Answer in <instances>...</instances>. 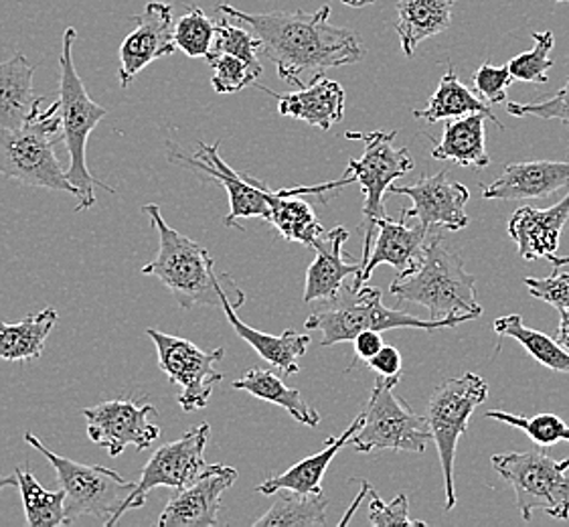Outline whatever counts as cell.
Segmentation results:
<instances>
[{
    "label": "cell",
    "instance_id": "cell-1",
    "mask_svg": "<svg viewBox=\"0 0 569 527\" xmlns=\"http://www.w3.org/2000/svg\"><path fill=\"white\" fill-rule=\"evenodd\" d=\"M217 11L246 24L260 39L278 78L295 88H307L329 69L351 66L365 56L355 31L329 23V4L317 12H243L223 2Z\"/></svg>",
    "mask_w": 569,
    "mask_h": 527
},
{
    "label": "cell",
    "instance_id": "cell-2",
    "mask_svg": "<svg viewBox=\"0 0 569 527\" xmlns=\"http://www.w3.org/2000/svg\"><path fill=\"white\" fill-rule=\"evenodd\" d=\"M389 292L403 302L430 310V319H452L460 315H482L477 300V278L468 275L462 256L432 231L420 262L396 276Z\"/></svg>",
    "mask_w": 569,
    "mask_h": 527
},
{
    "label": "cell",
    "instance_id": "cell-3",
    "mask_svg": "<svg viewBox=\"0 0 569 527\" xmlns=\"http://www.w3.org/2000/svg\"><path fill=\"white\" fill-rule=\"evenodd\" d=\"M142 213L149 216L150 223L159 231V252L140 272L159 278L181 309L221 307L219 288L238 282L228 272H217L213 256L199 241L172 230L159 206L147 203Z\"/></svg>",
    "mask_w": 569,
    "mask_h": 527
},
{
    "label": "cell",
    "instance_id": "cell-4",
    "mask_svg": "<svg viewBox=\"0 0 569 527\" xmlns=\"http://www.w3.org/2000/svg\"><path fill=\"white\" fill-rule=\"evenodd\" d=\"M479 319L477 315H460L452 319H418L406 310L388 309L383 305V295L379 288L347 287L329 300H320L319 307L308 317L307 331L322 332V347L337 344H351L359 332L389 331V329H455L460 322Z\"/></svg>",
    "mask_w": 569,
    "mask_h": 527
},
{
    "label": "cell",
    "instance_id": "cell-5",
    "mask_svg": "<svg viewBox=\"0 0 569 527\" xmlns=\"http://www.w3.org/2000/svg\"><path fill=\"white\" fill-rule=\"evenodd\" d=\"M78 39V31L68 27L61 43V58H59V115H61V138L68 149V177L71 185L78 189V206L76 211H86L96 203V187H102L108 193H114V187L98 181L86 161L88 138L91 130L108 116V110L93 102L86 90L80 73L73 63V41Z\"/></svg>",
    "mask_w": 569,
    "mask_h": 527
},
{
    "label": "cell",
    "instance_id": "cell-6",
    "mask_svg": "<svg viewBox=\"0 0 569 527\" xmlns=\"http://www.w3.org/2000/svg\"><path fill=\"white\" fill-rule=\"evenodd\" d=\"M59 137V102L39 106L21 128H0V175L17 183L78 197V189L69 181L68 169L61 167L56 155Z\"/></svg>",
    "mask_w": 569,
    "mask_h": 527
},
{
    "label": "cell",
    "instance_id": "cell-7",
    "mask_svg": "<svg viewBox=\"0 0 569 527\" xmlns=\"http://www.w3.org/2000/svg\"><path fill=\"white\" fill-rule=\"evenodd\" d=\"M24 443L39 450L56 469L59 487L66 491L68 526L86 516L100 517L108 524L137 487V483L102 465H83L56 455L33 432L24 435Z\"/></svg>",
    "mask_w": 569,
    "mask_h": 527
},
{
    "label": "cell",
    "instance_id": "cell-8",
    "mask_svg": "<svg viewBox=\"0 0 569 527\" xmlns=\"http://www.w3.org/2000/svg\"><path fill=\"white\" fill-rule=\"evenodd\" d=\"M490 463L497 475L511 485L525 521H531L536 509L561 521L569 519V459H553L546 447H539L495 455Z\"/></svg>",
    "mask_w": 569,
    "mask_h": 527
},
{
    "label": "cell",
    "instance_id": "cell-9",
    "mask_svg": "<svg viewBox=\"0 0 569 527\" xmlns=\"http://www.w3.org/2000/svg\"><path fill=\"white\" fill-rule=\"evenodd\" d=\"M489 398V384L468 371L460 378L446 379L432 391L426 406V420L432 432L433 445L445 473V511L456 507L455 465L456 450L462 435L467 432L468 420L482 401Z\"/></svg>",
    "mask_w": 569,
    "mask_h": 527
},
{
    "label": "cell",
    "instance_id": "cell-10",
    "mask_svg": "<svg viewBox=\"0 0 569 527\" xmlns=\"http://www.w3.org/2000/svg\"><path fill=\"white\" fill-rule=\"evenodd\" d=\"M396 386L398 381L377 378L371 398L361 412L363 422L349 440L357 453L396 450L421 455L433 443L428 420L413 412L408 401L399 398L393 391Z\"/></svg>",
    "mask_w": 569,
    "mask_h": 527
},
{
    "label": "cell",
    "instance_id": "cell-11",
    "mask_svg": "<svg viewBox=\"0 0 569 527\" xmlns=\"http://www.w3.org/2000/svg\"><path fill=\"white\" fill-rule=\"evenodd\" d=\"M351 140H363V157L357 161H349L347 172L353 175L355 181L361 185L365 196L363 206V258L361 266H367V260L373 250L377 221L389 218L383 197L389 187L398 181L399 177L413 171L410 150L396 149L398 132H347ZM361 270V272H363Z\"/></svg>",
    "mask_w": 569,
    "mask_h": 527
},
{
    "label": "cell",
    "instance_id": "cell-12",
    "mask_svg": "<svg viewBox=\"0 0 569 527\" xmlns=\"http://www.w3.org/2000/svg\"><path fill=\"white\" fill-rule=\"evenodd\" d=\"M209 432H211L209 425L193 426L179 440H172V443L157 448V453L144 465L134 491L106 526H116L120 521V517L128 511L144 507L150 491L157 487L182 489V487L197 481L211 467V463H207L206 455H203L207 443H209Z\"/></svg>",
    "mask_w": 569,
    "mask_h": 527
},
{
    "label": "cell",
    "instance_id": "cell-13",
    "mask_svg": "<svg viewBox=\"0 0 569 527\" xmlns=\"http://www.w3.org/2000/svg\"><path fill=\"white\" fill-rule=\"evenodd\" d=\"M147 335L157 347L160 371L171 384L181 388L177 398L179 406L184 412L203 410L216 386L223 381V374H219L216 366L226 351L221 347L213 351H201L191 341L157 329H147Z\"/></svg>",
    "mask_w": 569,
    "mask_h": 527
},
{
    "label": "cell",
    "instance_id": "cell-14",
    "mask_svg": "<svg viewBox=\"0 0 569 527\" xmlns=\"http://www.w3.org/2000/svg\"><path fill=\"white\" fill-rule=\"evenodd\" d=\"M88 422L91 443L106 448L110 457H120L126 448L147 450L160 438L159 410L150 404L132 400H106L81 410Z\"/></svg>",
    "mask_w": 569,
    "mask_h": 527
},
{
    "label": "cell",
    "instance_id": "cell-15",
    "mask_svg": "<svg viewBox=\"0 0 569 527\" xmlns=\"http://www.w3.org/2000/svg\"><path fill=\"white\" fill-rule=\"evenodd\" d=\"M179 161L184 162L193 171L206 172L209 179H216L217 183L228 191L231 209H229V216L223 219L226 228L243 230L238 219L260 218L266 221L270 219L272 189L251 175L233 171L228 162L221 159L219 142L213 145L199 142V150L194 157L179 155Z\"/></svg>",
    "mask_w": 569,
    "mask_h": 527
},
{
    "label": "cell",
    "instance_id": "cell-16",
    "mask_svg": "<svg viewBox=\"0 0 569 527\" xmlns=\"http://www.w3.org/2000/svg\"><path fill=\"white\" fill-rule=\"evenodd\" d=\"M391 196L410 197L413 207L403 216L418 219L428 231H460L470 223L467 203L470 191L458 181H450L448 172L440 171L433 177H421L416 185H391Z\"/></svg>",
    "mask_w": 569,
    "mask_h": 527
},
{
    "label": "cell",
    "instance_id": "cell-17",
    "mask_svg": "<svg viewBox=\"0 0 569 527\" xmlns=\"http://www.w3.org/2000/svg\"><path fill=\"white\" fill-rule=\"evenodd\" d=\"M134 31L126 34L118 58H120V86L128 88L137 80L138 73L157 59L169 58L177 51L174 43V14L169 2L152 0L144 11L130 19Z\"/></svg>",
    "mask_w": 569,
    "mask_h": 527
},
{
    "label": "cell",
    "instance_id": "cell-18",
    "mask_svg": "<svg viewBox=\"0 0 569 527\" xmlns=\"http://www.w3.org/2000/svg\"><path fill=\"white\" fill-rule=\"evenodd\" d=\"M238 481V470L228 465H211L197 481L177 489L164 511L159 527H216L219 524L221 495Z\"/></svg>",
    "mask_w": 569,
    "mask_h": 527
},
{
    "label": "cell",
    "instance_id": "cell-19",
    "mask_svg": "<svg viewBox=\"0 0 569 527\" xmlns=\"http://www.w3.org/2000/svg\"><path fill=\"white\" fill-rule=\"evenodd\" d=\"M219 297H221V309L226 312L228 321L231 322L233 331L238 332V337L250 345L263 361L282 369L286 376H295L300 371L298 361L307 354L310 335L295 331V329H286L282 335H268V332L258 331L250 325H246L236 315V310L246 305V292L238 285H231V287L223 285L219 288Z\"/></svg>",
    "mask_w": 569,
    "mask_h": 527
},
{
    "label": "cell",
    "instance_id": "cell-20",
    "mask_svg": "<svg viewBox=\"0 0 569 527\" xmlns=\"http://www.w3.org/2000/svg\"><path fill=\"white\" fill-rule=\"evenodd\" d=\"M357 183L353 175H345L339 181L332 183L312 185V187H290V189H272V197H270V207L272 213L268 223H272L273 230L280 233V238L288 241H297V243H305L310 246L319 240L320 236L325 233V228L320 223L315 209L308 206L302 196H319L322 197L325 191L330 189H339V187H347V185Z\"/></svg>",
    "mask_w": 569,
    "mask_h": 527
},
{
    "label": "cell",
    "instance_id": "cell-21",
    "mask_svg": "<svg viewBox=\"0 0 569 527\" xmlns=\"http://www.w3.org/2000/svg\"><path fill=\"white\" fill-rule=\"evenodd\" d=\"M569 187V161H529L507 165L502 175L485 185L482 197L489 201L546 199Z\"/></svg>",
    "mask_w": 569,
    "mask_h": 527
},
{
    "label": "cell",
    "instance_id": "cell-22",
    "mask_svg": "<svg viewBox=\"0 0 569 527\" xmlns=\"http://www.w3.org/2000/svg\"><path fill=\"white\" fill-rule=\"evenodd\" d=\"M568 219L569 193L549 209L519 207L509 219L507 231L523 260H551L558 253Z\"/></svg>",
    "mask_w": 569,
    "mask_h": 527
},
{
    "label": "cell",
    "instance_id": "cell-23",
    "mask_svg": "<svg viewBox=\"0 0 569 527\" xmlns=\"http://www.w3.org/2000/svg\"><path fill=\"white\" fill-rule=\"evenodd\" d=\"M377 243L371 250V256L367 260L363 272L355 278L353 287L361 288L367 285V280L376 272L379 264H389L398 275H403L411 270L416 264L420 262L428 233L420 221L416 226L408 223V216L401 213V219H379L377 221Z\"/></svg>",
    "mask_w": 569,
    "mask_h": 527
},
{
    "label": "cell",
    "instance_id": "cell-24",
    "mask_svg": "<svg viewBox=\"0 0 569 527\" xmlns=\"http://www.w3.org/2000/svg\"><path fill=\"white\" fill-rule=\"evenodd\" d=\"M262 92L278 102V112L307 122L320 130H330L345 116V90L339 81L319 78L297 92L276 93L270 88L258 86Z\"/></svg>",
    "mask_w": 569,
    "mask_h": 527
},
{
    "label": "cell",
    "instance_id": "cell-25",
    "mask_svg": "<svg viewBox=\"0 0 569 527\" xmlns=\"http://www.w3.org/2000/svg\"><path fill=\"white\" fill-rule=\"evenodd\" d=\"M347 240L349 231L345 228H332L312 243V248L317 250V258L308 266L307 285L302 297L307 305L337 297L347 276L357 278L361 275V262L347 264L342 260V248Z\"/></svg>",
    "mask_w": 569,
    "mask_h": 527
},
{
    "label": "cell",
    "instance_id": "cell-26",
    "mask_svg": "<svg viewBox=\"0 0 569 527\" xmlns=\"http://www.w3.org/2000/svg\"><path fill=\"white\" fill-rule=\"evenodd\" d=\"M363 422V416L359 414L353 420V425L349 426L341 436L337 438H327L322 450L317 455H310L307 459L298 460L297 465H292L290 469L284 470L282 475H276L272 479H266L262 485L256 487V491L262 495H276L282 489L295 491L300 495L322 494L320 483L325 479V473L330 467L332 459L337 457V453L345 445H349L351 436L357 432V428Z\"/></svg>",
    "mask_w": 569,
    "mask_h": 527
},
{
    "label": "cell",
    "instance_id": "cell-27",
    "mask_svg": "<svg viewBox=\"0 0 569 527\" xmlns=\"http://www.w3.org/2000/svg\"><path fill=\"white\" fill-rule=\"evenodd\" d=\"M34 66L24 53L0 61V128H21L46 98L33 92Z\"/></svg>",
    "mask_w": 569,
    "mask_h": 527
},
{
    "label": "cell",
    "instance_id": "cell-28",
    "mask_svg": "<svg viewBox=\"0 0 569 527\" xmlns=\"http://www.w3.org/2000/svg\"><path fill=\"white\" fill-rule=\"evenodd\" d=\"M487 120L489 116L479 112L448 120L442 140L433 145L432 159L456 162L460 167L487 169L490 165L485 130Z\"/></svg>",
    "mask_w": 569,
    "mask_h": 527
},
{
    "label": "cell",
    "instance_id": "cell-29",
    "mask_svg": "<svg viewBox=\"0 0 569 527\" xmlns=\"http://www.w3.org/2000/svg\"><path fill=\"white\" fill-rule=\"evenodd\" d=\"M455 4L456 0H399L396 31L406 58H413L421 41L450 29Z\"/></svg>",
    "mask_w": 569,
    "mask_h": 527
},
{
    "label": "cell",
    "instance_id": "cell-30",
    "mask_svg": "<svg viewBox=\"0 0 569 527\" xmlns=\"http://www.w3.org/2000/svg\"><path fill=\"white\" fill-rule=\"evenodd\" d=\"M477 112L489 116L490 122L497 125V128L501 130L505 128L497 120V116L492 115L489 103L482 102L477 93L470 92L467 86L458 80L455 68L450 66L438 83L432 98L421 110H413L411 115L426 125H436L440 120H452V118L477 115Z\"/></svg>",
    "mask_w": 569,
    "mask_h": 527
},
{
    "label": "cell",
    "instance_id": "cell-31",
    "mask_svg": "<svg viewBox=\"0 0 569 527\" xmlns=\"http://www.w3.org/2000/svg\"><path fill=\"white\" fill-rule=\"evenodd\" d=\"M231 386L236 390L248 391L258 400L270 401L284 408L300 425L308 428H317L320 425L319 410L312 408L300 391L288 388L282 379L268 369H250L243 378L231 381Z\"/></svg>",
    "mask_w": 569,
    "mask_h": 527
},
{
    "label": "cell",
    "instance_id": "cell-32",
    "mask_svg": "<svg viewBox=\"0 0 569 527\" xmlns=\"http://www.w3.org/2000/svg\"><path fill=\"white\" fill-rule=\"evenodd\" d=\"M59 315L46 309L27 315L23 321L0 322V359L4 361H33L43 354L47 337L53 331Z\"/></svg>",
    "mask_w": 569,
    "mask_h": 527
},
{
    "label": "cell",
    "instance_id": "cell-33",
    "mask_svg": "<svg viewBox=\"0 0 569 527\" xmlns=\"http://www.w3.org/2000/svg\"><path fill=\"white\" fill-rule=\"evenodd\" d=\"M276 495V504L266 516L253 521V527H320L327 524V495H300L288 489Z\"/></svg>",
    "mask_w": 569,
    "mask_h": 527
},
{
    "label": "cell",
    "instance_id": "cell-34",
    "mask_svg": "<svg viewBox=\"0 0 569 527\" xmlns=\"http://www.w3.org/2000/svg\"><path fill=\"white\" fill-rule=\"evenodd\" d=\"M492 331L497 332V337H511L515 341L523 345L525 351L529 356L536 357L541 366L549 367L553 371L569 374V354L551 337H547L546 332L536 331L531 327L525 325L523 319L519 315H509V317H499L492 322Z\"/></svg>",
    "mask_w": 569,
    "mask_h": 527
},
{
    "label": "cell",
    "instance_id": "cell-35",
    "mask_svg": "<svg viewBox=\"0 0 569 527\" xmlns=\"http://www.w3.org/2000/svg\"><path fill=\"white\" fill-rule=\"evenodd\" d=\"M23 497L24 517L29 527L68 526L66 491H47L31 470H14Z\"/></svg>",
    "mask_w": 569,
    "mask_h": 527
},
{
    "label": "cell",
    "instance_id": "cell-36",
    "mask_svg": "<svg viewBox=\"0 0 569 527\" xmlns=\"http://www.w3.org/2000/svg\"><path fill=\"white\" fill-rule=\"evenodd\" d=\"M216 41V21L207 17L203 9L189 7L174 23V43L187 58H207Z\"/></svg>",
    "mask_w": 569,
    "mask_h": 527
},
{
    "label": "cell",
    "instance_id": "cell-37",
    "mask_svg": "<svg viewBox=\"0 0 569 527\" xmlns=\"http://www.w3.org/2000/svg\"><path fill=\"white\" fill-rule=\"evenodd\" d=\"M209 68L213 69L211 86L217 93H238L256 86L258 78L262 76V63H251L248 59L219 53V56H207Z\"/></svg>",
    "mask_w": 569,
    "mask_h": 527
},
{
    "label": "cell",
    "instance_id": "cell-38",
    "mask_svg": "<svg viewBox=\"0 0 569 527\" xmlns=\"http://www.w3.org/2000/svg\"><path fill=\"white\" fill-rule=\"evenodd\" d=\"M485 416L490 420H499V422L523 430L537 447L547 448L556 443H569V426L559 418L558 414H537L533 418H525L519 414L490 410Z\"/></svg>",
    "mask_w": 569,
    "mask_h": 527
},
{
    "label": "cell",
    "instance_id": "cell-39",
    "mask_svg": "<svg viewBox=\"0 0 569 527\" xmlns=\"http://www.w3.org/2000/svg\"><path fill=\"white\" fill-rule=\"evenodd\" d=\"M531 37L536 41V47L527 53L512 58L509 61V69H511V76L515 80L541 86V83H547V80H549L547 71L553 68V61L549 59V53L556 47V37L551 31L533 33Z\"/></svg>",
    "mask_w": 569,
    "mask_h": 527
},
{
    "label": "cell",
    "instance_id": "cell-40",
    "mask_svg": "<svg viewBox=\"0 0 569 527\" xmlns=\"http://www.w3.org/2000/svg\"><path fill=\"white\" fill-rule=\"evenodd\" d=\"M223 19L216 23V41L209 56H219V53H229L238 56L241 59H248L251 63H260L258 53L262 51V43L250 29L236 24L233 19L221 14Z\"/></svg>",
    "mask_w": 569,
    "mask_h": 527
},
{
    "label": "cell",
    "instance_id": "cell-41",
    "mask_svg": "<svg viewBox=\"0 0 569 527\" xmlns=\"http://www.w3.org/2000/svg\"><path fill=\"white\" fill-rule=\"evenodd\" d=\"M507 112L515 118H539V120H558L561 125L569 127V78L566 86L558 90L556 96H551L549 100L536 103L507 102L505 103Z\"/></svg>",
    "mask_w": 569,
    "mask_h": 527
},
{
    "label": "cell",
    "instance_id": "cell-42",
    "mask_svg": "<svg viewBox=\"0 0 569 527\" xmlns=\"http://www.w3.org/2000/svg\"><path fill=\"white\" fill-rule=\"evenodd\" d=\"M512 80L515 78L511 76L509 63L501 66V68L490 66V63H482L475 71V76H472V81H475V88H477L480 100L489 103V106L509 102L507 100V90H509Z\"/></svg>",
    "mask_w": 569,
    "mask_h": 527
},
{
    "label": "cell",
    "instance_id": "cell-43",
    "mask_svg": "<svg viewBox=\"0 0 569 527\" xmlns=\"http://www.w3.org/2000/svg\"><path fill=\"white\" fill-rule=\"evenodd\" d=\"M371 505H369V521L376 527L388 526H420L423 521H416L410 516V504L406 495H398L391 504H383L381 497L371 489Z\"/></svg>",
    "mask_w": 569,
    "mask_h": 527
},
{
    "label": "cell",
    "instance_id": "cell-44",
    "mask_svg": "<svg viewBox=\"0 0 569 527\" xmlns=\"http://www.w3.org/2000/svg\"><path fill=\"white\" fill-rule=\"evenodd\" d=\"M531 297L543 300L556 309H569V272H553L549 278H525Z\"/></svg>",
    "mask_w": 569,
    "mask_h": 527
},
{
    "label": "cell",
    "instance_id": "cell-45",
    "mask_svg": "<svg viewBox=\"0 0 569 527\" xmlns=\"http://www.w3.org/2000/svg\"><path fill=\"white\" fill-rule=\"evenodd\" d=\"M365 367L371 369V371H376L377 378L399 381V379H401L403 361H401V354H399L396 347L383 345V349H381L373 359H369V361L365 364Z\"/></svg>",
    "mask_w": 569,
    "mask_h": 527
},
{
    "label": "cell",
    "instance_id": "cell-46",
    "mask_svg": "<svg viewBox=\"0 0 569 527\" xmlns=\"http://www.w3.org/2000/svg\"><path fill=\"white\" fill-rule=\"evenodd\" d=\"M355 344V359L353 367L359 366V364H367L369 359H373V357L383 349V337H381V331H363L359 332L357 337L353 339Z\"/></svg>",
    "mask_w": 569,
    "mask_h": 527
},
{
    "label": "cell",
    "instance_id": "cell-47",
    "mask_svg": "<svg viewBox=\"0 0 569 527\" xmlns=\"http://www.w3.org/2000/svg\"><path fill=\"white\" fill-rule=\"evenodd\" d=\"M556 341L569 354V309L559 310V329Z\"/></svg>",
    "mask_w": 569,
    "mask_h": 527
},
{
    "label": "cell",
    "instance_id": "cell-48",
    "mask_svg": "<svg viewBox=\"0 0 569 527\" xmlns=\"http://www.w3.org/2000/svg\"><path fill=\"white\" fill-rule=\"evenodd\" d=\"M371 491V487H369V483L363 481L361 479V494L357 495V499H355V504L351 505V509H349V514H345L341 521H339V526H345V524H349L351 521V517H353L355 511H357V505L361 504L365 499V495Z\"/></svg>",
    "mask_w": 569,
    "mask_h": 527
},
{
    "label": "cell",
    "instance_id": "cell-49",
    "mask_svg": "<svg viewBox=\"0 0 569 527\" xmlns=\"http://www.w3.org/2000/svg\"><path fill=\"white\" fill-rule=\"evenodd\" d=\"M17 485H19L17 475H9V477L0 475V494H2V489H7V487H17Z\"/></svg>",
    "mask_w": 569,
    "mask_h": 527
},
{
    "label": "cell",
    "instance_id": "cell-50",
    "mask_svg": "<svg viewBox=\"0 0 569 527\" xmlns=\"http://www.w3.org/2000/svg\"><path fill=\"white\" fill-rule=\"evenodd\" d=\"M342 4H347V7H353V9H363V7H369V4H373L377 0H341Z\"/></svg>",
    "mask_w": 569,
    "mask_h": 527
},
{
    "label": "cell",
    "instance_id": "cell-51",
    "mask_svg": "<svg viewBox=\"0 0 569 527\" xmlns=\"http://www.w3.org/2000/svg\"><path fill=\"white\" fill-rule=\"evenodd\" d=\"M549 262L553 264L556 270H558V268H566V266H569V253L568 256H553Z\"/></svg>",
    "mask_w": 569,
    "mask_h": 527
},
{
    "label": "cell",
    "instance_id": "cell-52",
    "mask_svg": "<svg viewBox=\"0 0 569 527\" xmlns=\"http://www.w3.org/2000/svg\"><path fill=\"white\" fill-rule=\"evenodd\" d=\"M556 2H569V0H556Z\"/></svg>",
    "mask_w": 569,
    "mask_h": 527
}]
</instances>
